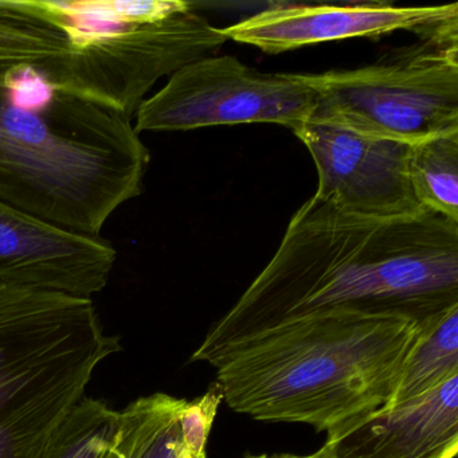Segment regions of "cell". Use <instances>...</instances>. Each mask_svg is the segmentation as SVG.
<instances>
[{
  "instance_id": "1",
  "label": "cell",
  "mask_w": 458,
  "mask_h": 458,
  "mask_svg": "<svg viewBox=\"0 0 458 458\" xmlns=\"http://www.w3.org/2000/svg\"><path fill=\"white\" fill-rule=\"evenodd\" d=\"M455 305L458 222L430 210L412 218H369L312 197L192 360L211 364L240 343L300 318L351 313L428 327Z\"/></svg>"
},
{
  "instance_id": "2",
  "label": "cell",
  "mask_w": 458,
  "mask_h": 458,
  "mask_svg": "<svg viewBox=\"0 0 458 458\" xmlns=\"http://www.w3.org/2000/svg\"><path fill=\"white\" fill-rule=\"evenodd\" d=\"M131 117L21 72L0 85V202L55 229L101 237L141 194L148 148Z\"/></svg>"
},
{
  "instance_id": "3",
  "label": "cell",
  "mask_w": 458,
  "mask_h": 458,
  "mask_svg": "<svg viewBox=\"0 0 458 458\" xmlns=\"http://www.w3.org/2000/svg\"><path fill=\"white\" fill-rule=\"evenodd\" d=\"M423 328L393 316H313L256 335L211 366L234 411L329 436L390 403Z\"/></svg>"
},
{
  "instance_id": "4",
  "label": "cell",
  "mask_w": 458,
  "mask_h": 458,
  "mask_svg": "<svg viewBox=\"0 0 458 458\" xmlns=\"http://www.w3.org/2000/svg\"><path fill=\"white\" fill-rule=\"evenodd\" d=\"M122 351L90 297L0 280V458H39Z\"/></svg>"
},
{
  "instance_id": "5",
  "label": "cell",
  "mask_w": 458,
  "mask_h": 458,
  "mask_svg": "<svg viewBox=\"0 0 458 458\" xmlns=\"http://www.w3.org/2000/svg\"><path fill=\"white\" fill-rule=\"evenodd\" d=\"M68 31L77 95L132 119L160 79L227 41L183 0H42Z\"/></svg>"
},
{
  "instance_id": "6",
  "label": "cell",
  "mask_w": 458,
  "mask_h": 458,
  "mask_svg": "<svg viewBox=\"0 0 458 458\" xmlns=\"http://www.w3.org/2000/svg\"><path fill=\"white\" fill-rule=\"evenodd\" d=\"M296 76L318 95L310 122L411 146L458 132V29L364 68Z\"/></svg>"
},
{
  "instance_id": "7",
  "label": "cell",
  "mask_w": 458,
  "mask_h": 458,
  "mask_svg": "<svg viewBox=\"0 0 458 458\" xmlns=\"http://www.w3.org/2000/svg\"><path fill=\"white\" fill-rule=\"evenodd\" d=\"M318 95L296 74H264L232 55L203 57L170 76L136 111V132L270 123L299 131Z\"/></svg>"
},
{
  "instance_id": "8",
  "label": "cell",
  "mask_w": 458,
  "mask_h": 458,
  "mask_svg": "<svg viewBox=\"0 0 458 458\" xmlns=\"http://www.w3.org/2000/svg\"><path fill=\"white\" fill-rule=\"evenodd\" d=\"M294 135L315 162L318 199L369 218H412L426 211L410 182L411 144L320 122H308Z\"/></svg>"
},
{
  "instance_id": "9",
  "label": "cell",
  "mask_w": 458,
  "mask_h": 458,
  "mask_svg": "<svg viewBox=\"0 0 458 458\" xmlns=\"http://www.w3.org/2000/svg\"><path fill=\"white\" fill-rule=\"evenodd\" d=\"M458 28V4L398 7L387 4L345 6H275L235 25L222 29L227 39L259 47L267 55L340 41L377 38L398 30L414 31L420 38Z\"/></svg>"
},
{
  "instance_id": "10",
  "label": "cell",
  "mask_w": 458,
  "mask_h": 458,
  "mask_svg": "<svg viewBox=\"0 0 458 458\" xmlns=\"http://www.w3.org/2000/svg\"><path fill=\"white\" fill-rule=\"evenodd\" d=\"M116 259L104 238L55 229L0 202V280L92 299Z\"/></svg>"
},
{
  "instance_id": "11",
  "label": "cell",
  "mask_w": 458,
  "mask_h": 458,
  "mask_svg": "<svg viewBox=\"0 0 458 458\" xmlns=\"http://www.w3.org/2000/svg\"><path fill=\"white\" fill-rule=\"evenodd\" d=\"M327 458H454L458 375L410 401L385 406L329 434Z\"/></svg>"
},
{
  "instance_id": "12",
  "label": "cell",
  "mask_w": 458,
  "mask_h": 458,
  "mask_svg": "<svg viewBox=\"0 0 458 458\" xmlns=\"http://www.w3.org/2000/svg\"><path fill=\"white\" fill-rule=\"evenodd\" d=\"M222 402L218 385L194 401L155 393L119 411L123 458H206Z\"/></svg>"
},
{
  "instance_id": "13",
  "label": "cell",
  "mask_w": 458,
  "mask_h": 458,
  "mask_svg": "<svg viewBox=\"0 0 458 458\" xmlns=\"http://www.w3.org/2000/svg\"><path fill=\"white\" fill-rule=\"evenodd\" d=\"M74 53L68 31L42 0H0V85L36 71L73 93Z\"/></svg>"
},
{
  "instance_id": "14",
  "label": "cell",
  "mask_w": 458,
  "mask_h": 458,
  "mask_svg": "<svg viewBox=\"0 0 458 458\" xmlns=\"http://www.w3.org/2000/svg\"><path fill=\"white\" fill-rule=\"evenodd\" d=\"M454 375H458V305L422 329L387 406L423 395Z\"/></svg>"
},
{
  "instance_id": "15",
  "label": "cell",
  "mask_w": 458,
  "mask_h": 458,
  "mask_svg": "<svg viewBox=\"0 0 458 458\" xmlns=\"http://www.w3.org/2000/svg\"><path fill=\"white\" fill-rule=\"evenodd\" d=\"M119 411L85 395L58 426L39 458H123Z\"/></svg>"
},
{
  "instance_id": "16",
  "label": "cell",
  "mask_w": 458,
  "mask_h": 458,
  "mask_svg": "<svg viewBox=\"0 0 458 458\" xmlns=\"http://www.w3.org/2000/svg\"><path fill=\"white\" fill-rule=\"evenodd\" d=\"M409 175L423 208L458 222V132L412 144Z\"/></svg>"
},
{
  "instance_id": "17",
  "label": "cell",
  "mask_w": 458,
  "mask_h": 458,
  "mask_svg": "<svg viewBox=\"0 0 458 458\" xmlns=\"http://www.w3.org/2000/svg\"><path fill=\"white\" fill-rule=\"evenodd\" d=\"M245 458H327L326 455L323 454L321 450H318V452L313 453V454L308 455H297V454H259V455H248Z\"/></svg>"
}]
</instances>
